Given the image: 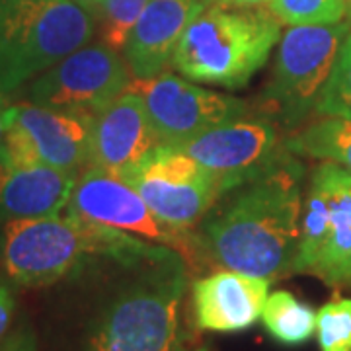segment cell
Masks as SVG:
<instances>
[{
    "instance_id": "1",
    "label": "cell",
    "mask_w": 351,
    "mask_h": 351,
    "mask_svg": "<svg viewBox=\"0 0 351 351\" xmlns=\"http://www.w3.org/2000/svg\"><path fill=\"white\" fill-rule=\"evenodd\" d=\"M304 168L289 151L265 172L225 191L201 221L199 246L246 276L291 274L299 248Z\"/></svg>"
},
{
    "instance_id": "2",
    "label": "cell",
    "mask_w": 351,
    "mask_h": 351,
    "mask_svg": "<svg viewBox=\"0 0 351 351\" xmlns=\"http://www.w3.org/2000/svg\"><path fill=\"white\" fill-rule=\"evenodd\" d=\"M172 248L131 237L117 228L80 221L66 211L39 219L8 221L0 239V262L20 287H47L78 271L90 258L123 267L166 258Z\"/></svg>"
},
{
    "instance_id": "3",
    "label": "cell",
    "mask_w": 351,
    "mask_h": 351,
    "mask_svg": "<svg viewBox=\"0 0 351 351\" xmlns=\"http://www.w3.org/2000/svg\"><path fill=\"white\" fill-rule=\"evenodd\" d=\"M279 27L271 10L211 2L186 27L172 66L191 82L240 90L267 63Z\"/></svg>"
},
{
    "instance_id": "4",
    "label": "cell",
    "mask_w": 351,
    "mask_h": 351,
    "mask_svg": "<svg viewBox=\"0 0 351 351\" xmlns=\"http://www.w3.org/2000/svg\"><path fill=\"white\" fill-rule=\"evenodd\" d=\"M186 285L178 252L138 265V276L96 318L86 351H178Z\"/></svg>"
},
{
    "instance_id": "5",
    "label": "cell",
    "mask_w": 351,
    "mask_h": 351,
    "mask_svg": "<svg viewBox=\"0 0 351 351\" xmlns=\"http://www.w3.org/2000/svg\"><path fill=\"white\" fill-rule=\"evenodd\" d=\"M98 18L75 0H0V94L10 96L88 45Z\"/></svg>"
},
{
    "instance_id": "6",
    "label": "cell",
    "mask_w": 351,
    "mask_h": 351,
    "mask_svg": "<svg viewBox=\"0 0 351 351\" xmlns=\"http://www.w3.org/2000/svg\"><path fill=\"white\" fill-rule=\"evenodd\" d=\"M291 274L351 285V170L339 164L322 162L311 176Z\"/></svg>"
},
{
    "instance_id": "7",
    "label": "cell",
    "mask_w": 351,
    "mask_h": 351,
    "mask_svg": "<svg viewBox=\"0 0 351 351\" xmlns=\"http://www.w3.org/2000/svg\"><path fill=\"white\" fill-rule=\"evenodd\" d=\"M348 34V22L291 25L283 34L274 75L262 94L281 125L297 129L313 112Z\"/></svg>"
},
{
    "instance_id": "8",
    "label": "cell",
    "mask_w": 351,
    "mask_h": 351,
    "mask_svg": "<svg viewBox=\"0 0 351 351\" xmlns=\"http://www.w3.org/2000/svg\"><path fill=\"white\" fill-rule=\"evenodd\" d=\"M162 223L191 234L225 193L221 180L186 152L158 145L149 158L123 176Z\"/></svg>"
},
{
    "instance_id": "9",
    "label": "cell",
    "mask_w": 351,
    "mask_h": 351,
    "mask_svg": "<svg viewBox=\"0 0 351 351\" xmlns=\"http://www.w3.org/2000/svg\"><path fill=\"white\" fill-rule=\"evenodd\" d=\"M131 80V71L119 51L104 43H88L36 76L27 84L25 100L94 117L127 92Z\"/></svg>"
},
{
    "instance_id": "10",
    "label": "cell",
    "mask_w": 351,
    "mask_h": 351,
    "mask_svg": "<svg viewBox=\"0 0 351 351\" xmlns=\"http://www.w3.org/2000/svg\"><path fill=\"white\" fill-rule=\"evenodd\" d=\"M64 211L92 225L117 228L131 237L172 248L184 260H191L195 246H199L193 234L174 230L162 223L121 176L96 166H88L76 176Z\"/></svg>"
},
{
    "instance_id": "11",
    "label": "cell",
    "mask_w": 351,
    "mask_h": 351,
    "mask_svg": "<svg viewBox=\"0 0 351 351\" xmlns=\"http://www.w3.org/2000/svg\"><path fill=\"white\" fill-rule=\"evenodd\" d=\"M127 90L141 98L162 147H178L225 121L246 117L250 112L246 101L205 90L172 73L133 78Z\"/></svg>"
},
{
    "instance_id": "12",
    "label": "cell",
    "mask_w": 351,
    "mask_h": 351,
    "mask_svg": "<svg viewBox=\"0 0 351 351\" xmlns=\"http://www.w3.org/2000/svg\"><path fill=\"white\" fill-rule=\"evenodd\" d=\"M90 115L59 112L32 101L6 110V156L10 164H45L76 174L90 162Z\"/></svg>"
},
{
    "instance_id": "13",
    "label": "cell",
    "mask_w": 351,
    "mask_h": 351,
    "mask_svg": "<svg viewBox=\"0 0 351 351\" xmlns=\"http://www.w3.org/2000/svg\"><path fill=\"white\" fill-rule=\"evenodd\" d=\"M174 149L213 172L225 191L265 172L287 152L271 121L248 115L225 121Z\"/></svg>"
},
{
    "instance_id": "14",
    "label": "cell",
    "mask_w": 351,
    "mask_h": 351,
    "mask_svg": "<svg viewBox=\"0 0 351 351\" xmlns=\"http://www.w3.org/2000/svg\"><path fill=\"white\" fill-rule=\"evenodd\" d=\"M156 147L158 138L143 101L127 90L92 117L88 166L123 178L145 162Z\"/></svg>"
},
{
    "instance_id": "15",
    "label": "cell",
    "mask_w": 351,
    "mask_h": 351,
    "mask_svg": "<svg viewBox=\"0 0 351 351\" xmlns=\"http://www.w3.org/2000/svg\"><path fill=\"white\" fill-rule=\"evenodd\" d=\"M269 279L225 269L193 283V320L205 332L232 334L262 316Z\"/></svg>"
},
{
    "instance_id": "16",
    "label": "cell",
    "mask_w": 351,
    "mask_h": 351,
    "mask_svg": "<svg viewBox=\"0 0 351 351\" xmlns=\"http://www.w3.org/2000/svg\"><path fill=\"white\" fill-rule=\"evenodd\" d=\"M209 4L211 0H149L123 47L131 76L152 78L166 73L186 27Z\"/></svg>"
},
{
    "instance_id": "17",
    "label": "cell",
    "mask_w": 351,
    "mask_h": 351,
    "mask_svg": "<svg viewBox=\"0 0 351 351\" xmlns=\"http://www.w3.org/2000/svg\"><path fill=\"white\" fill-rule=\"evenodd\" d=\"M76 174L45 164H0V221L63 213Z\"/></svg>"
},
{
    "instance_id": "18",
    "label": "cell",
    "mask_w": 351,
    "mask_h": 351,
    "mask_svg": "<svg viewBox=\"0 0 351 351\" xmlns=\"http://www.w3.org/2000/svg\"><path fill=\"white\" fill-rule=\"evenodd\" d=\"M285 147L295 156L334 162L351 170V119L322 117L291 135Z\"/></svg>"
},
{
    "instance_id": "19",
    "label": "cell",
    "mask_w": 351,
    "mask_h": 351,
    "mask_svg": "<svg viewBox=\"0 0 351 351\" xmlns=\"http://www.w3.org/2000/svg\"><path fill=\"white\" fill-rule=\"evenodd\" d=\"M260 320L267 334L283 346H301L316 332V313L289 291L267 295Z\"/></svg>"
},
{
    "instance_id": "20",
    "label": "cell",
    "mask_w": 351,
    "mask_h": 351,
    "mask_svg": "<svg viewBox=\"0 0 351 351\" xmlns=\"http://www.w3.org/2000/svg\"><path fill=\"white\" fill-rule=\"evenodd\" d=\"M314 112L322 117L351 119V29L339 47L334 69L316 100Z\"/></svg>"
},
{
    "instance_id": "21",
    "label": "cell",
    "mask_w": 351,
    "mask_h": 351,
    "mask_svg": "<svg viewBox=\"0 0 351 351\" xmlns=\"http://www.w3.org/2000/svg\"><path fill=\"white\" fill-rule=\"evenodd\" d=\"M269 10L281 24H338L346 16V0H271Z\"/></svg>"
},
{
    "instance_id": "22",
    "label": "cell",
    "mask_w": 351,
    "mask_h": 351,
    "mask_svg": "<svg viewBox=\"0 0 351 351\" xmlns=\"http://www.w3.org/2000/svg\"><path fill=\"white\" fill-rule=\"evenodd\" d=\"M147 2L149 0H104L98 16L101 18L100 43L113 51L123 49Z\"/></svg>"
},
{
    "instance_id": "23",
    "label": "cell",
    "mask_w": 351,
    "mask_h": 351,
    "mask_svg": "<svg viewBox=\"0 0 351 351\" xmlns=\"http://www.w3.org/2000/svg\"><path fill=\"white\" fill-rule=\"evenodd\" d=\"M320 351H351V299H334L316 313Z\"/></svg>"
},
{
    "instance_id": "24",
    "label": "cell",
    "mask_w": 351,
    "mask_h": 351,
    "mask_svg": "<svg viewBox=\"0 0 351 351\" xmlns=\"http://www.w3.org/2000/svg\"><path fill=\"white\" fill-rule=\"evenodd\" d=\"M0 351H38V343H36L32 330L20 328L16 334H12L10 338L4 341Z\"/></svg>"
},
{
    "instance_id": "25",
    "label": "cell",
    "mask_w": 351,
    "mask_h": 351,
    "mask_svg": "<svg viewBox=\"0 0 351 351\" xmlns=\"http://www.w3.org/2000/svg\"><path fill=\"white\" fill-rule=\"evenodd\" d=\"M14 314V295L10 287L0 283V338L6 334Z\"/></svg>"
},
{
    "instance_id": "26",
    "label": "cell",
    "mask_w": 351,
    "mask_h": 351,
    "mask_svg": "<svg viewBox=\"0 0 351 351\" xmlns=\"http://www.w3.org/2000/svg\"><path fill=\"white\" fill-rule=\"evenodd\" d=\"M8 100L6 96L0 94V164L4 162L6 156V145H4V135H6V110H8Z\"/></svg>"
},
{
    "instance_id": "27",
    "label": "cell",
    "mask_w": 351,
    "mask_h": 351,
    "mask_svg": "<svg viewBox=\"0 0 351 351\" xmlns=\"http://www.w3.org/2000/svg\"><path fill=\"white\" fill-rule=\"evenodd\" d=\"M211 2H219V4H226V6H239V8H256V6H263L271 0H211Z\"/></svg>"
},
{
    "instance_id": "28",
    "label": "cell",
    "mask_w": 351,
    "mask_h": 351,
    "mask_svg": "<svg viewBox=\"0 0 351 351\" xmlns=\"http://www.w3.org/2000/svg\"><path fill=\"white\" fill-rule=\"evenodd\" d=\"M76 4H80L82 8H86L88 12H92L96 18L100 16L101 10V4H104V0H75Z\"/></svg>"
},
{
    "instance_id": "29",
    "label": "cell",
    "mask_w": 351,
    "mask_h": 351,
    "mask_svg": "<svg viewBox=\"0 0 351 351\" xmlns=\"http://www.w3.org/2000/svg\"><path fill=\"white\" fill-rule=\"evenodd\" d=\"M195 351H209L207 348H199V350H195Z\"/></svg>"
}]
</instances>
